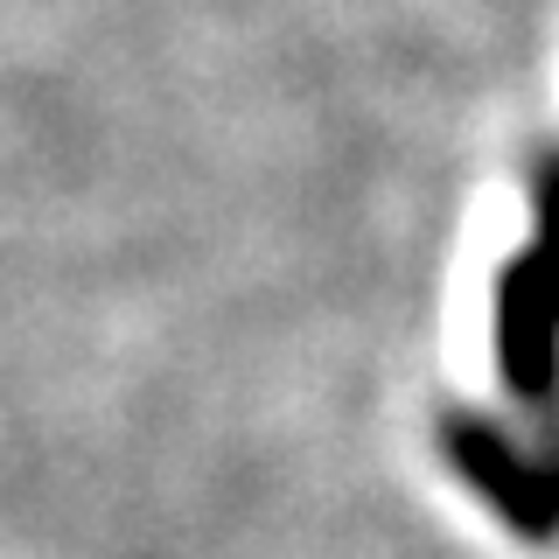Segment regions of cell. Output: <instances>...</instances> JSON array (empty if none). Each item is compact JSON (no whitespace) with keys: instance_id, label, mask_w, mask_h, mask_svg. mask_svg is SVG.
Instances as JSON below:
<instances>
[{"instance_id":"cell-1","label":"cell","mask_w":559,"mask_h":559,"mask_svg":"<svg viewBox=\"0 0 559 559\" xmlns=\"http://www.w3.org/2000/svg\"><path fill=\"white\" fill-rule=\"evenodd\" d=\"M552 329H559V280L524 259V266L503 273V294H497V336H503V364L524 392H538L552 371Z\"/></svg>"},{"instance_id":"cell-2","label":"cell","mask_w":559,"mask_h":559,"mask_svg":"<svg viewBox=\"0 0 559 559\" xmlns=\"http://www.w3.org/2000/svg\"><path fill=\"white\" fill-rule=\"evenodd\" d=\"M454 441H462V448H454V454H462V468L524 524V532H552V524H559V483L552 476H532L524 462H511V454L489 441L483 427H462Z\"/></svg>"},{"instance_id":"cell-3","label":"cell","mask_w":559,"mask_h":559,"mask_svg":"<svg viewBox=\"0 0 559 559\" xmlns=\"http://www.w3.org/2000/svg\"><path fill=\"white\" fill-rule=\"evenodd\" d=\"M538 203H546V252H538V266L559 280V162L546 168V182H538Z\"/></svg>"}]
</instances>
